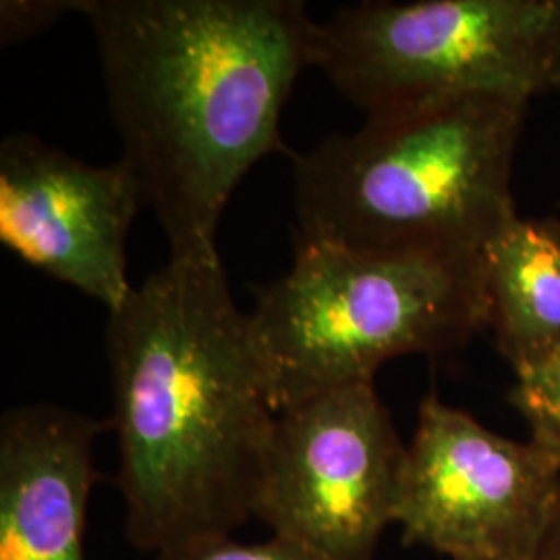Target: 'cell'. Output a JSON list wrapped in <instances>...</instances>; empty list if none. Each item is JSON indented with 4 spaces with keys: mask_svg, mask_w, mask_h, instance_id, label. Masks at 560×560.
<instances>
[{
    "mask_svg": "<svg viewBox=\"0 0 560 560\" xmlns=\"http://www.w3.org/2000/svg\"><path fill=\"white\" fill-rule=\"evenodd\" d=\"M122 159L171 260H219L243 177L282 148L280 117L312 67L300 0H81Z\"/></svg>",
    "mask_w": 560,
    "mask_h": 560,
    "instance_id": "1",
    "label": "cell"
},
{
    "mask_svg": "<svg viewBox=\"0 0 560 560\" xmlns=\"http://www.w3.org/2000/svg\"><path fill=\"white\" fill-rule=\"evenodd\" d=\"M125 534L143 552L254 517L277 409L219 260H171L108 314Z\"/></svg>",
    "mask_w": 560,
    "mask_h": 560,
    "instance_id": "2",
    "label": "cell"
},
{
    "mask_svg": "<svg viewBox=\"0 0 560 560\" xmlns=\"http://www.w3.org/2000/svg\"><path fill=\"white\" fill-rule=\"evenodd\" d=\"M527 108L446 102L293 154L295 241L478 258L520 214L511 183Z\"/></svg>",
    "mask_w": 560,
    "mask_h": 560,
    "instance_id": "3",
    "label": "cell"
},
{
    "mask_svg": "<svg viewBox=\"0 0 560 560\" xmlns=\"http://www.w3.org/2000/svg\"><path fill=\"white\" fill-rule=\"evenodd\" d=\"M247 320L279 413L374 382L386 361L465 345L483 328L481 256L295 241L293 266L261 289Z\"/></svg>",
    "mask_w": 560,
    "mask_h": 560,
    "instance_id": "4",
    "label": "cell"
},
{
    "mask_svg": "<svg viewBox=\"0 0 560 560\" xmlns=\"http://www.w3.org/2000/svg\"><path fill=\"white\" fill-rule=\"evenodd\" d=\"M312 67L365 119L560 88V0L360 2L318 23Z\"/></svg>",
    "mask_w": 560,
    "mask_h": 560,
    "instance_id": "5",
    "label": "cell"
},
{
    "mask_svg": "<svg viewBox=\"0 0 560 560\" xmlns=\"http://www.w3.org/2000/svg\"><path fill=\"white\" fill-rule=\"evenodd\" d=\"M407 444L374 382L277 413L254 517L322 560H372L397 525Z\"/></svg>",
    "mask_w": 560,
    "mask_h": 560,
    "instance_id": "6",
    "label": "cell"
},
{
    "mask_svg": "<svg viewBox=\"0 0 560 560\" xmlns=\"http://www.w3.org/2000/svg\"><path fill=\"white\" fill-rule=\"evenodd\" d=\"M560 494V459L506 439L436 395L407 444L397 525L451 560H529Z\"/></svg>",
    "mask_w": 560,
    "mask_h": 560,
    "instance_id": "7",
    "label": "cell"
},
{
    "mask_svg": "<svg viewBox=\"0 0 560 560\" xmlns=\"http://www.w3.org/2000/svg\"><path fill=\"white\" fill-rule=\"evenodd\" d=\"M143 206L127 162L92 166L32 133L0 143V243L108 314L136 289L127 240Z\"/></svg>",
    "mask_w": 560,
    "mask_h": 560,
    "instance_id": "8",
    "label": "cell"
},
{
    "mask_svg": "<svg viewBox=\"0 0 560 560\" xmlns=\"http://www.w3.org/2000/svg\"><path fill=\"white\" fill-rule=\"evenodd\" d=\"M104 423L59 405L0 420V560H85L88 502Z\"/></svg>",
    "mask_w": 560,
    "mask_h": 560,
    "instance_id": "9",
    "label": "cell"
},
{
    "mask_svg": "<svg viewBox=\"0 0 560 560\" xmlns=\"http://www.w3.org/2000/svg\"><path fill=\"white\" fill-rule=\"evenodd\" d=\"M483 328L515 376L560 347V221L515 217L481 249Z\"/></svg>",
    "mask_w": 560,
    "mask_h": 560,
    "instance_id": "10",
    "label": "cell"
},
{
    "mask_svg": "<svg viewBox=\"0 0 560 560\" xmlns=\"http://www.w3.org/2000/svg\"><path fill=\"white\" fill-rule=\"evenodd\" d=\"M509 400L529 425V436L560 459V347L515 376Z\"/></svg>",
    "mask_w": 560,
    "mask_h": 560,
    "instance_id": "11",
    "label": "cell"
},
{
    "mask_svg": "<svg viewBox=\"0 0 560 560\" xmlns=\"http://www.w3.org/2000/svg\"><path fill=\"white\" fill-rule=\"evenodd\" d=\"M154 560H322L295 541L270 536L264 541H240L231 534L200 536L154 555Z\"/></svg>",
    "mask_w": 560,
    "mask_h": 560,
    "instance_id": "12",
    "label": "cell"
},
{
    "mask_svg": "<svg viewBox=\"0 0 560 560\" xmlns=\"http://www.w3.org/2000/svg\"><path fill=\"white\" fill-rule=\"evenodd\" d=\"M71 13L81 15V0H2L0 40L2 44L30 40Z\"/></svg>",
    "mask_w": 560,
    "mask_h": 560,
    "instance_id": "13",
    "label": "cell"
},
{
    "mask_svg": "<svg viewBox=\"0 0 560 560\" xmlns=\"http://www.w3.org/2000/svg\"><path fill=\"white\" fill-rule=\"evenodd\" d=\"M529 560H560V494Z\"/></svg>",
    "mask_w": 560,
    "mask_h": 560,
    "instance_id": "14",
    "label": "cell"
}]
</instances>
